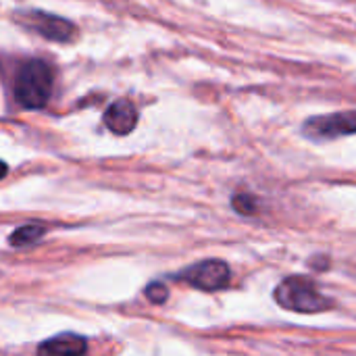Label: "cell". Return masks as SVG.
Returning <instances> with one entry per match:
<instances>
[{"label":"cell","instance_id":"cell-1","mask_svg":"<svg viewBox=\"0 0 356 356\" xmlns=\"http://www.w3.org/2000/svg\"><path fill=\"white\" fill-rule=\"evenodd\" d=\"M275 302L292 313H302V315H315L330 311L334 307V300L325 296L319 286L305 275H292L286 277L273 292Z\"/></svg>","mask_w":356,"mask_h":356},{"label":"cell","instance_id":"cell-2","mask_svg":"<svg viewBox=\"0 0 356 356\" xmlns=\"http://www.w3.org/2000/svg\"><path fill=\"white\" fill-rule=\"evenodd\" d=\"M54 73L46 60L31 58L23 63L15 75V98L25 108H42L52 94Z\"/></svg>","mask_w":356,"mask_h":356},{"label":"cell","instance_id":"cell-3","mask_svg":"<svg viewBox=\"0 0 356 356\" xmlns=\"http://www.w3.org/2000/svg\"><path fill=\"white\" fill-rule=\"evenodd\" d=\"M177 280H181V282H186L192 288H198L202 292H217L229 284L232 271H229V265L225 261L209 259V261H200V263L188 267L186 271H181L177 275Z\"/></svg>","mask_w":356,"mask_h":356},{"label":"cell","instance_id":"cell-4","mask_svg":"<svg viewBox=\"0 0 356 356\" xmlns=\"http://www.w3.org/2000/svg\"><path fill=\"white\" fill-rule=\"evenodd\" d=\"M305 136L311 140H336L342 136H355L356 134V111H344V113H332L313 117L302 125Z\"/></svg>","mask_w":356,"mask_h":356},{"label":"cell","instance_id":"cell-5","mask_svg":"<svg viewBox=\"0 0 356 356\" xmlns=\"http://www.w3.org/2000/svg\"><path fill=\"white\" fill-rule=\"evenodd\" d=\"M21 21L35 29L40 35L52 40V42H71L75 35H77V27L67 21V19H60L56 15H46V13H38V10H31V13H25L21 15Z\"/></svg>","mask_w":356,"mask_h":356},{"label":"cell","instance_id":"cell-6","mask_svg":"<svg viewBox=\"0 0 356 356\" xmlns=\"http://www.w3.org/2000/svg\"><path fill=\"white\" fill-rule=\"evenodd\" d=\"M104 125L113 134H117V136H127L138 125V111H136V106L129 100L113 102L106 108V113H104Z\"/></svg>","mask_w":356,"mask_h":356},{"label":"cell","instance_id":"cell-7","mask_svg":"<svg viewBox=\"0 0 356 356\" xmlns=\"http://www.w3.org/2000/svg\"><path fill=\"white\" fill-rule=\"evenodd\" d=\"M86 353L88 340L77 334H63L38 346V356H83Z\"/></svg>","mask_w":356,"mask_h":356},{"label":"cell","instance_id":"cell-8","mask_svg":"<svg viewBox=\"0 0 356 356\" xmlns=\"http://www.w3.org/2000/svg\"><path fill=\"white\" fill-rule=\"evenodd\" d=\"M46 227L40 225V223H27V225H21L19 229H15L10 234V244L13 246H29L33 242H38L42 236H44Z\"/></svg>","mask_w":356,"mask_h":356},{"label":"cell","instance_id":"cell-9","mask_svg":"<svg viewBox=\"0 0 356 356\" xmlns=\"http://www.w3.org/2000/svg\"><path fill=\"white\" fill-rule=\"evenodd\" d=\"M232 207H234V211L236 213H240V215H254L257 211H259V202H257V198L252 196V194H248V192H238V194H234V198H232Z\"/></svg>","mask_w":356,"mask_h":356},{"label":"cell","instance_id":"cell-10","mask_svg":"<svg viewBox=\"0 0 356 356\" xmlns=\"http://www.w3.org/2000/svg\"><path fill=\"white\" fill-rule=\"evenodd\" d=\"M146 298H148L150 302H154V305H163V302H167V298H169V290H167L163 284L154 282V284H150V286L146 288Z\"/></svg>","mask_w":356,"mask_h":356},{"label":"cell","instance_id":"cell-11","mask_svg":"<svg viewBox=\"0 0 356 356\" xmlns=\"http://www.w3.org/2000/svg\"><path fill=\"white\" fill-rule=\"evenodd\" d=\"M330 259L327 257H323V254H317L315 259H311V269H315V271H325V269H330Z\"/></svg>","mask_w":356,"mask_h":356},{"label":"cell","instance_id":"cell-12","mask_svg":"<svg viewBox=\"0 0 356 356\" xmlns=\"http://www.w3.org/2000/svg\"><path fill=\"white\" fill-rule=\"evenodd\" d=\"M6 171H8V167H6V165H4V163L0 161V179H2L4 175H6Z\"/></svg>","mask_w":356,"mask_h":356}]
</instances>
